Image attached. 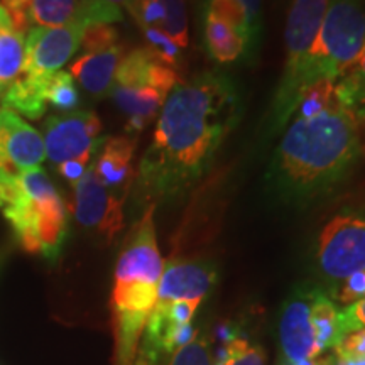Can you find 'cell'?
Returning <instances> with one entry per match:
<instances>
[{
    "mask_svg": "<svg viewBox=\"0 0 365 365\" xmlns=\"http://www.w3.org/2000/svg\"><path fill=\"white\" fill-rule=\"evenodd\" d=\"M242 97L225 73L207 71L166 97L135 185L148 200L175 198L202 178L239 124Z\"/></svg>",
    "mask_w": 365,
    "mask_h": 365,
    "instance_id": "6da1fadb",
    "label": "cell"
},
{
    "mask_svg": "<svg viewBox=\"0 0 365 365\" xmlns=\"http://www.w3.org/2000/svg\"><path fill=\"white\" fill-rule=\"evenodd\" d=\"M362 154L359 122L333 103L318 115L296 117L274 154L269 176L291 202H309L349 178Z\"/></svg>",
    "mask_w": 365,
    "mask_h": 365,
    "instance_id": "7a4b0ae2",
    "label": "cell"
},
{
    "mask_svg": "<svg viewBox=\"0 0 365 365\" xmlns=\"http://www.w3.org/2000/svg\"><path fill=\"white\" fill-rule=\"evenodd\" d=\"M156 203H150L122 245L112 289L113 365H134L145 323L158 299L164 269L154 227Z\"/></svg>",
    "mask_w": 365,
    "mask_h": 365,
    "instance_id": "3957f363",
    "label": "cell"
},
{
    "mask_svg": "<svg viewBox=\"0 0 365 365\" xmlns=\"http://www.w3.org/2000/svg\"><path fill=\"white\" fill-rule=\"evenodd\" d=\"M0 212L26 252L58 259L68 235V210L43 168L19 176L0 173Z\"/></svg>",
    "mask_w": 365,
    "mask_h": 365,
    "instance_id": "277c9868",
    "label": "cell"
},
{
    "mask_svg": "<svg viewBox=\"0 0 365 365\" xmlns=\"http://www.w3.org/2000/svg\"><path fill=\"white\" fill-rule=\"evenodd\" d=\"M364 43L365 0H331L314 43L291 86L284 108L286 124L296 113L304 91L322 80L335 83L355 65Z\"/></svg>",
    "mask_w": 365,
    "mask_h": 365,
    "instance_id": "5b68a950",
    "label": "cell"
},
{
    "mask_svg": "<svg viewBox=\"0 0 365 365\" xmlns=\"http://www.w3.org/2000/svg\"><path fill=\"white\" fill-rule=\"evenodd\" d=\"M331 0H293L286 21V63L279 85L274 93L272 108L269 113L271 130L279 132L286 125L284 108L291 86L298 75L301 63L314 43L323 17Z\"/></svg>",
    "mask_w": 365,
    "mask_h": 365,
    "instance_id": "8992f818",
    "label": "cell"
},
{
    "mask_svg": "<svg viewBox=\"0 0 365 365\" xmlns=\"http://www.w3.org/2000/svg\"><path fill=\"white\" fill-rule=\"evenodd\" d=\"M317 262L322 276L340 284L354 272L365 271V212L333 217L318 237Z\"/></svg>",
    "mask_w": 365,
    "mask_h": 365,
    "instance_id": "52a82bcc",
    "label": "cell"
},
{
    "mask_svg": "<svg viewBox=\"0 0 365 365\" xmlns=\"http://www.w3.org/2000/svg\"><path fill=\"white\" fill-rule=\"evenodd\" d=\"M98 115L90 110H75L51 115L44 122L46 158L53 164H61L71 159L90 161L102 148L105 137Z\"/></svg>",
    "mask_w": 365,
    "mask_h": 365,
    "instance_id": "ba28073f",
    "label": "cell"
},
{
    "mask_svg": "<svg viewBox=\"0 0 365 365\" xmlns=\"http://www.w3.org/2000/svg\"><path fill=\"white\" fill-rule=\"evenodd\" d=\"M124 198L105 188L90 166L85 176L73 186L70 208L81 227L112 242L124 228Z\"/></svg>",
    "mask_w": 365,
    "mask_h": 365,
    "instance_id": "9c48e42d",
    "label": "cell"
},
{
    "mask_svg": "<svg viewBox=\"0 0 365 365\" xmlns=\"http://www.w3.org/2000/svg\"><path fill=\"white\" fill-rule=\"evenodd\" d=\"M86 27L68 24L59 27H33L27 33L22 73L46 76L59 71L81 46Z\"/></svg>",
    "mask_w": 365,
    "mask_h": 365,
    "instance_id": "30bf717a",
    "label": "cell"
},
{
    "mask_svg": "<svg viewBox=\"0 0 365 365\" xmlns=\"http://www.w3.org/2000/svg\"><path fill=\"white\" fill-rule=\"evenodd\" d=\"M313 293L314 289L301 287L282 304L279 317L282 364L291 365L299 360L318 359L322 355L312 318Z\"/></svg>",
    "mask_w": 365,
    "mask_h": 365,
    "instance_id": "8fae6325",
    "label": "cell"
},
{
    "mask_svg": "<svg viewBox=\"0 0 365 365\" xmlns=\"http://www.w3.org/2000/svg\"><path fill=\"white\" fill-rule=\"evenodd\" d=\"M46 159L44 140L19 113L4 107L0 110V173L19 176L39 168Z\"/></svg>",
    "mask_w": 365,
    "mask_h": 365,
    "instance_id": "7c38bea8",
    "label": "cell"
},
{
    "mask_svg": "<svg viewBox=\"0 0 365 365\" xmlns=\"http://www.w3.org/2000/svg\"><path fill=\"white\" fill-rule=\"evenodd\" d=\"M29 22L39 27L68 24H113L124 19L120 7L107 0H33L27 11Z\"/></svg>",
    "mask_w": 365,
    "mask_h": 365,
    "instance_id": "4fadbf2b",
    "label": "cell"
},
{
    "mask_svg": "<svg viewBox=\"0 0 365 365\" xmlns=\"http://www.w3.org/2000/svg\"><path fill=\"white\" fill-rule=\"evenodd\" d=\"M217 269L198 261H170L158 286V304L190 299L203 301L217 284Z\"/></svg>",
    "mask_w": 365,
    "mask_h": 365,
    "instance_id": "5bb4252c",
    "label": "cell"
},
{
    "mask_svg": "<svg viewBox=\"0 0 365 365\" xmlns=\"http://www.w3.org/2000/svg\"><path fill=\"white\" fill-rule=\"evenodd\" d=\"M135 148L132 137H105L97 161L91 164L102 185L118 198L125 200L135 181Z\"/></svg>",
    "mask_w": 365,
    "mask_h": 365,
    "instance_id": "9a60e30c",
    "label": "cell"
},
{
    "mask_svg": "<svg viewBox=\"0 0 365 365\" xmlns=\"http://www.w3.org/2000/svg\"><path fill=\"white\" fill-rule=\"evenodd\" d=\"M124 58V46L115 44L102 51L85 53L70 65V75L93 97H105L115 85V73Z\"/></svg>",
    "mask_w": 365,
    "mask_h": 365,
    "instance_id": "2e32d148",
    "label": "cell"
},
{
    "mask_svg": "<svg viewBox=\"0 0 365 365\" xmlns=\"http://www.w3.org/2000/svg\"><path fill=\"white\" fill-rule=\"evenodd\" d=\"M48 76V75H46ZM46 76H33L21 73L16 80L7 85L2 93L4 107L16 113L38 120L46 112L44 81Z\"/></svg>",
    "mask_w": 365,
    "mask_h": 365,
    "instance_id": "e0dca14e",
    "label": "cell"
},
{
    "mask_svg": "<svg viewBox=\"0 0 365 365\" xmlns=\"http://www.w3.org/2000/svg\"><path fill=\"white\" fill-rule=\"evenodd\" d=\"M333 100L359 124L365 122V43L355 65L335 81Z\"/></svg>",
    "mask_w": 365,
    "mask_h": 365,
    "instance_id": "ac0fdd59",
    "label": "cell"
},
{
    "mask_svg": "<svg viewBox=\"0 0 365 365\" xmlns=\"http://www.w3.org/2000/svg\"><path fill=\"white\" fill-rule=\"evenodd\" d=\"M205 43L207 49L218 63H234L247 54V41L239 31L225 22L205 16Z\"/></svg>",
    "mask_w": 365,
    "mask_h": 365,
    "instance_id": "d6986e66",
    "label": "cell"
},
{
    "mask_svg": "<svg viewBox=\"0 0 365 365\" xmlns=\"http://www.w3.org/2000/svg\"><path fill=\"white\" fill-rule=\"evenodd\" d=\"M110 95L127 118H140L148 124L158 115V112H161L166 102V95L159 93L154 88H130V86L113 85Z\"/></svg>",
    "mask_w": 365,
    "mask_h": 365,
    "instance_id": "ffe728a7",
    "label": "cell"
},
{
    "mask_svg": "<svg viewBox=\"0 0 365 365\" xmlns=\"http://www.w3.org/2000/svg\"><path fill=\"white\" fill-rule=\"evenodd\" d=\"M339 312L335 301L330 296L323 293L322 289L314 287L313 299H312V318L314 331H317L318 346L322 354L325 350L335 349L341 340L340 325H339Z\"/></svg>",
    "mask_w": 365,
    "mask_h": 365,
    "instance_id": "44dd1931",
    "label": "cell"
},
{
    "mask_svg": "<svg viewBox=\"0 0 365 365\" xmlns=\"http://www.w3.org/2000/svg\"><path fill=\"white\" fill-rule=\"evenodd\" d=\"M158 63L149 48L132 49L122 58L115 73V85L130 88H153V73Z\"/></svg>",
    "mask_w": 365,
    "mask_h": 365,
    "instance_id": "7402d4cb",
    "label": "cell"
},
{
    "mask_svg": "<svg viewBox=\"0 0 365 365\" xmlns=\"http://www.w3.org/2000/svg\"><path fill=\"white\" fill-rule=\"evenodd\" d=\"M205 16L213 17L225 24L232 26L235 31L244 36L247 41V51H255L261 38L254 33L247 7L242 0H207L205 4Z\"/></svg>",
    "mask_w": 365,
    "mask_h": 365,
    "instance_id": "603a6c76",
    "label": "cell"
},
{
    "mask_svg": "<svg viewBox=\"0 0 365 365\" xmlns=\"http://www.w3.org/2000/svg\"><path fill=\"white\" fill-rule=\"evenodd\" d=\"M24 36L14 29L12 22L0 24V86L9 85L22 73L26 56Z\"/></svg>",
    "mask_w": 365,
    "mask_h": 365,
    "instance_id": "cb8c5ba5",
    "label": "cell"
},
{
    "mask_svg": "<svg viewBox=\"0 0 365 365\" xmlns=\"http://www.w3.org/2000/svg\"><path fill=\"white\" fill-rule=\"evenodd\" d=\"M44 100L59 112H75L80 105V93L73 76L66 71H56L46 76Z\"/></svg>",
    "mask_w": 365,
    "mask_h": 365,
    "instance_id": "d4e9b609",
    "label": "cell"
},
{
    "mask_svg": "<svg viewBox=\"0 0 365 365\" xmlns=\"http://www.w3.org/2000/svg\"><path fill=\"white\" fill-rule=\"evenodd\" d=\"M212 365H266V354L245 336L237 335L234 340L223 344Z\"/></svg>",
    "mask_w": 365,
    "mask_h": 365,
    "instance_id": "484cf974",
    "label": "cell"
},
{
    "mask_svg": "<svg viewBox=\"0 0 365 365\" xmlns=\"http://www.w3.org/2000/svg\"><path fill=\"white\" fill-rule=\"evenodd\" d=\"M164 7V24L161 31L168 34L180 48H188V12H186V0H161Z\"/></svg>",
    "mask_w": 365,
    "mask_h": 365,
    "instance_id": "4316f807",
    "label": "cell"
},
{
    "mask_svg": "<svg viewBox=\"0 0 365 365\" xmlns=\"http://www.w3.org/2000/svg\"><path fill=\"white\" fill-rule=\"evenodd\" d=\"M333 86H335V83L327 80L317 81V83L309 86L301 97L298 108H296L298 118L314 117L330 107L333 103Z\"/></svg>",
    "mask_w": 365,
    "mask_h": 365,
    "instance_id": "83f0119b",
    "label": "cell"
},
{
    "mask_svg": "<svg viewBox=\"0 0 365 365\" xmlns=\"http://www.w3.org/2000/svg\"><path fill=\"white\" fill-rule=\"evenodd\" d=\"M143 33L145 41L149 43L148 48L159 61L171 68L181 66V48L170 36L164 34L161 29H156V27H144Z\"/></svg>",
    "mask_w": 365,
    "mask_h": 365,
    "instance_id": "f1b7e54d",
    "label": "cell"
},
{
    "mask_svg": "<svg viewBox=\"0 0 365 365\" xmlns=\"http://www.w3.org/2000/svg\"><path fill=\"white\" fill-rule=\"evenodd\" d=\"M212 350H210V340L207 336L196 331V335L188 344L178 349L171 355L168 365H212Z\"/></svg>",
    "mask_w": 365,
    "mask_h": 365,
    "instance_id": "f546056e",
    "label": "cell"
},
{
    "mask_svg": "<svg viewBox=\"0 0 365 365\" xmlns=\"http://www.w3.org/2000/svg\"><path fill=\"white\" fill-rule=\"evenodd\" d=\"M137 24L140 27H156L161 29L164 24V7L161 0H132L130 6L127 7Z\"/></svg>",
    "mask_w": 365,
    "mask_h": 365,
    "instance_id": "4dcf8cb0",
    "label": "cell"
},
{
    "mask_svg": "<svg viewBox=\"0 0 365 365\" xmlns=\"http://www.w3.org/2000/svg\"><path fill=\"white\" fill-rule=\"evenodd\" d=\"M117 31L112 24H93L85 29L83 38H81V48L85 53L102 51V49L112 48L117 44Z\"/></svg>",
    "mask_w": 365,
    "mask_h": 365,
    "instance_id": "1f68e13d",
    "label": "cell"
},
{
    "mask_svg": "<svg viewBox=\"0 0 365 365\" xmlns=\"http://www.w3.org/2000/svg\"><path fill=\"white\" fill-rule=\"evenodd\" d=\"M335 355L345 362L365 360V328L349 333L335 346Z\"/></svg>",
    "mask_w": 365,
    "mask_h": 365,
    "instance_id": "d6a6232c",
    "label": "cell"
},
{
    "mask_svg": "<svg viewBox=\"0 0 365 365\" xmlns=\"http://www.w3.org/2000/svg\"><path fill=\"white\" fill-rule=\"evenodd\" d=\"M339 325L341 339L349 333L365 328V298L355 301L352 304H346L344 309H340Z\"/></svg>",
    "mask_w": 365,
    "mask_h": 365,
    "instance_id": "836d02e7",
    "label": "cell"
},
{
    "mask_svg": "<svg viewBox=\"0 0 365 365\" xmlns=\"http://www.w3.org/2000/svg\"><path fill=\"white\" fill-rule=\"evenodd\" d=\"M202 301H190V299H180L173 301L170 304H154L156 308L164 309L166 313V318L170 319L173 325H188V323L193 322V317L198 309Z\"/></svg>",
    "mask_w": 365,
    "mask_h": 365,
    "instance_id": "e575fe53",
    "label": "cell"
},
{
    "mask_svg": "<svg viewBox=\"0 0 365 365\" xmlns=\"http://www.w3.org/2000/svg\"><path fill=\"white\" fill-rule=\"evenodd\" d=\"M340 289L336 291V301L341 304H352L355 301L365 298V271L354 272L344 282H340Z\"/></svg>",
    "mask_w": 365,
    "mask_h": 365,
    "instance_id": "d590c367",
    "label": "cell"
},
{
    "mask_svg": "<svg viewBox=\"0 0 365 365\" xmlns=\"http://www.w3.org/2000/svg\"><path fill=\"white\" fill-rule=\"evenodd\" d=\"M2 6L9 12L12 19V26L17 33L26 34L27 27H29V16H27V11H29V6L33 0H0Z\"/></svg>",
    "mask_w": 365,
    "mask_h": 365,
    "instance_id": "8d00e7d4",
    "label": "cell"
},
{
    "mask_svg": "<svg viewBox=\"0 0 365 365\" xmlns=\"http://www.w3.org/2000/svg\"><path fill=\"white\" fill-rule=\"evenodd\" d=\"M88 163L86 159H71V161H65L61 164H58V173L68 182H71L73 186L78 182L81 178L85 176L86 170H88Z\"/></svg>",
    "mask_w": 365,
    "mask_h": 365,
    "instance_id": "74e56055",
    "label": "cell"
},
{
    "mask_svg": "<svg viewBox=\"0 0 365 365\" xmlns=\"http://www.w3.org/2000/svg\"><path fill=\"white\" fill-rule=\"evenodd\" d=\"M247 7L250 24H252L254 33L261 38L262 36V0H242Z\"/></svg>",
    "mask_w": 365,
    "mask_h": 365,
    "instance_id": "f35d334b",
    "label": "cell"
},
{
    "mask_svg": "<svg viewBox=\"0 0 365 365\" xmlns=\"http://www.w3.org/2000/svg\"><path fill=\"white\" fill-rule=\"evenodd\" d=\"M107 2H110V4H113V6H118V7L124 6L127 9V7L130 6L132 0H107Z\"/></svg>",
    "mask_w": 365,
    "mask_h": 365,
    "instance_id": "ab89813d",
    "label": "cell"
},
{
    "mask_svg": "<svg viewBox=\"0 0 365 365\" xmlns=\"http://www.w3.org/2000/svg\"><path fill=\"white\" fill-rule=\"evenodd\" d=\"M349 365H365V360H355V362H349Z\"/></svg>",
    "mask_w": 365,
    "mask_h": 365,
    "instance_id": "60d3db41",
    "label": "cell"
},
{
    "mask_svg": "<svg viewBox=\"0 0 365 365\" xmlns=\"http://www.w3.org/2000/svg\"><path fill=\"white\" fill-rule=\"evenodd\" d=\"M279 365H286V364H282V362H281V364H279Z\"/></svg>",
    "mask_w": 365,
    "mask_h": 365,
    "instance_id": "b9f144b4",
    "label": "cell"
},
{
    "mask_svg": "<svg viewBox=\"0 0 365 365\" xmlns=\"http://www.w3.org/2000/svg\"><path fill=\"white\" fill-rule=\"evenodd\" d=\"M0 91H2V86H0Z\"/></svg>",
    "mask_w": 365,
    "mask_h": 365,
    "instance_id": "7bdbcfd3",
    "label": "cell"
}]
</instances>
